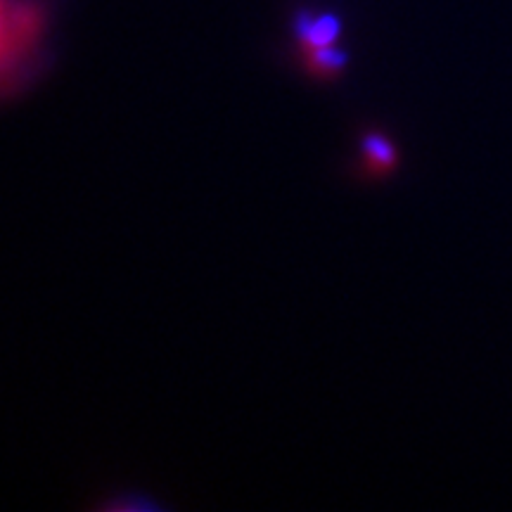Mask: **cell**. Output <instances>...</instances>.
Segmentation results:
<instances>
[{"label":"cell","instance_id":"obj_2","mask_svg":"<svg viewBox=\"0 0 512 512\" xmlns=\"http://www.w3.org/2000/svg\"><path fill=\"white\" fill-rule=\"evenodd\" d=\"M339 34H342V22L332 15H313V12H302L294 22V36H297L299 50H309L335 46Z\"/></svg>","mask_w":512,"mask_h":512},{"label":"cell","instance_id":"obj_1","mask_svg":"<svg viewBox=\"0 0 512 512\" xmlns=\"http://www.w3.org/2000/svg\"><path fill=\"white\" fill-rule=\"evenodd\" d=\"M60 46V0H0V105L50 74Z\"/></svg>","mask_w":512,"mask_h":512},{"label":"cell","instance_id":"obj_4","mask_svg":"<svg viewBox=\"0 0 512 512\" xmlns=\"http://www.w3.org/2000/svg\"><path fill=\"white\" fill-rule=\"evenodd\" d=\"M306 60V67H309L311 74L320 76V79H328V76H335L344 69L347 64V53L339 50L337 46H328V48H318V50H309V53H302Z\"/></svg>","mask_w":512,"mask_h":512},{"label":"cell","instance_id":"obj_3","mask_svg":"<svg viewBox=\"0 0 512 512\" xmlns=\"http://www.w3.org/2000/svg\"><path fill=\"white\" fill-rule=\"evenodd\" d=\"M363 155H366V169L373 171V174H384L396 164L394 145L384 136H377V133L363 138Z\"/></svg>","mask_w":512,"mask_h":512}]
</instances>
